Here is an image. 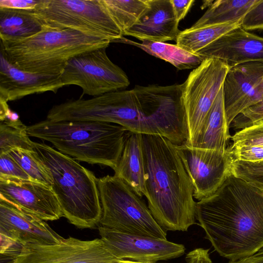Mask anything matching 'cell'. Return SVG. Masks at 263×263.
<instances>
[{"mask_svg": "<svg viewBox=\"0 0 263 263\" xmlns=\"http://www.w3.org/2000/svg\"><path fill=\"white\" fill-rule=\"evenodd\" d=\"M196 219L220 256L251 255L263 247V189L230 172L213 194L196 202Z\"/></svg>", "mask_w": 263, "mask_h": 263, "instance_id": "cell-1", "label": "cell"}, {"mask_svg": "<svg viewBox=\"0 0 263 263\" xmlns=\"http://www.w3.org/2000/svg\"><path fill=\"white\" fill-rule=\"evenodd\" d=\"M144 196L156 221L166 231H187L196 223L193 186L176 144L141 134Z\"/></svg>", "mask_w": 263, "mask_h": 263, "instance_id": "cell-2", "label": "cell"}, {"mask_svg": "<svg viewBox=\"0 0 263 263\" xmlns=\"http://www.w3.org/2000/svg\"><path fill=\"white\" fill-rule=\"evenodd\" d=\"M183 84L136 85L119 90L111 122L140 134L160 135L180 145L187 138Z\"/></svg>", "mask_w": 263, "mask_h": 263, "instance_id": "cell-3", "label": "cell"}, {"mask_svg": "<svg viewBox=\"0 0 263 263\" xmlns=\"http://www.w3.org/2000/svg\"><path fill=\"white\" fill-rule=\"evenodd\" d=\"M30 137L51 143L75 160L114 169L119 160L128 130L117 124L100 121H52L27 126Z\"/></svg>", "mask_w": 263, "mask_h": 263, "instance_id": "cell-4", "label": "cell"}, {"mask_svg": "<svg viewBox=\"0 0 263 263\" xmlns=\"http://www.w3.org/2000/svg\"><path fill=\"white\" fill-rule=\"evenodd\" d=\"M34 145L50 172L52 189L63 217L79 228H94L102 217L98 178L75 159L52 146L35 142Z\"/></svg>", "mask_w": 263, "mask_h": 263, "instance_id": "cell-5", "label": "cell"}, {"mask_svg": "<svg viewBox=\"0 0 263 263\" xmlns=\"http://www.w3.org/2000/svg\"><path fill=\"white\" fill-rule=\"evenodd\" d=\"M110 43L73 29L44 30L21 41L1 42V48L9 61L20 69L59 75L72 58L107 48Z\"/></svg>", "mask_w": 263, "mask_h": 263, "instance_id": "cell-6", "label": "cell"}, {"mask_svg": "<svg viewBox=\"0 0 263 263\" xmlns=\"http://www.w3.org/2000/svg\"><path fill=\"white\" fill-rule=\"evenodd\" d=\"M101 226L128 234L166 239V232L148 206L122 179L107 175L97 180Z\"/></svg>", "mask_w": 263, "mask_h": 263, "instance_id": "cell-7", "label": "cell"}, {"mask_svg": "<svg viewBox=\"0 0 263 263\" xmlns=\"http://www.w3.org/2000/svg\"><path fill=\"white\" fill-rule=\"evenodd\" d=\"M32 11L47 30L73 29L111 43L123 36L102 0H41Z\"/></svg>", "mask_w": 263, "mask_h": 263, "instance_id": "cell-8", "label": "cell"}, {"mask_svg": "<svg viewBox=\"0 0 263 263\" xmlns=\"http://www.w3.org/2000/svg\"><path fill=\"white\" fill-rule=\"evenodd\" d=\"M229 69L219 59H206L190 73L183 83L182 100L187 132L184 143L186 145L191 146L200 135Z\"/></svg>", "mask_w": 263, "mask_h": 263, "instance_id": "cell-9", "label": "cell"}, {"mask_svg": "<svg viewBox=\"0 0 263 263\" xmlns=\"http://www.w3.org/2000/svg\"><path fill=\"white\" fill-rule=\"evenodd\" d=\"M101 48L78 55L67 63L61 75L64 86L77 85L83 95L98 97L126 88L130 84L124 71Z\"/></svg>", "mask_w": 263, "mask_h": 263, "instance_id": "cell-10", "label": "cell"}, {"mask_svg": "<svg viewBox=\"0 0 263 263\" xmlns=\"http://www.w3.org/2000/svg\"><path fill=\"white\" fill-rule=\"evenodd\" d=\"M10 263H119L101 238L82 240L71 236L53 245L26 243Z\"/></svg>", "mask_w": 263, "mask_h": 263, "instance_id": "cell-11", "label": "cell"}, {"mask_svg": "<svg viewBox=\"0 0 263 263\" xmlns=\"http://www.w3.org/2000/svg\"><path fill=\"white\" fill-rule=\"evenodd\" d=\"M177 149L193 186V196L201 200L213 194L230 173L227 152L191 147L183 143Z\"/></svg>", "mask_w": 263, "mask_h": 263, "instance_id": "cell-12", "label": "cell"}, {"mask_svg": "<svg viewBox=\"0 0 263 263\" xmlns=\"http://www.w3.org/2000/svg\"><path fill=\"white\" fill-rule=\"evenodd\" d=\"M101 239L116 257L142 263H157L184 254L182 244L159 239L124 233L103 226L98 227Z\"/></svg>", "mask_w": 263, "mask_h": 263, "instance_id": "cell-13", "label": "cell"}, {"mask_svg": "<svg viewBox=\"0 0 263 263\" xmlns=\"http://www.w3.org/2000/svg\"><path fill=\"white\" fill-rule=\"evenodd\" d=\"M263 63L252 62L230 68L223 85L228 124L244 110L263 101Z\"/></svg>", "mask_w": 263, "mask_h": 263, "instance_id": "cell-14", "label": "cell"}, {"mask_svg": "<svg viewBox=\"0 0 263 263\" xmlns=\"http://www.w3.org/2000/svg\"><path fill=\"white\" fill-rule=\"evenodd\" d=\"M0 198L45 221L63 217L58 198L50 185L33 180L0 178Z\"/></svg>", "mask_w": 263, "mask_h": 263, "instance_id": "cell-15", "label": "cell"}, {"mask_svg": "<svg viewBox=\"0 0 263 263\" xmlns=\"http://www.w3.org/2000/svg\"><path fill=\"white\" fill-rule=\"evenodd\" d=\"M0 235L21 247L26 243L53 245L64 238L45 220L1 198Z\"/></svg>", "mask_w": 263, "mask_h": 263, "instance_id": "cell-16", "label": "cell"}, {"mask_svg": "<svg viewBox=\"0 0 263 263\" xmlns=\"http://www.w3.org/2000/svg\"><path fill=\"white\" fill-rule=\"evenodd\" d=\"M196 55L203 61L219 59L230 68L248 62L263 63V37L240 26L224 34Z\"/></svg>", "mask_w": 263, "mask_h": 263, "instance_id": "cell-17", "label": "cell"}, {"mask_svg": "<svg viewBox=\"0 0 263 263\" xmlns=\"http://www.w3.org/2000/svg\"><path fill=\"white\" fill-rule=\"evenodd\" d=\"M61 75L30 72L11 63L1 48L0 100L14 101L48 91L57 92L65 86Z\"/></svg>", "mask_w": 263, "mask_h": 263, "instance_id": "cell-18", "label": "cell"}, {"mask_svg": "<svg viewBox=\"0 0 263 263\" xmlns=\"http://www.w3.org/2000/svg\"><path fill=\"white\" fill-rule=\"evenodd\" d=\"M149 7L139 21L125 31L142 41L164 42L176 40L181 31L170 0H148Z\"/></svg>", "mask_w": 263, "mask_h": 263, "instance_id": "cell-19", "label": "cell"}, {"mask_svg": "<svg viewBox=\"0 0 263 263\" xmlns=\"http://www.w3.org/2000/svg\"><path fill=\"white\" fill-rule=\"evenodd\" d=\"M113 170L114 175L124 181L139 197L144 195L141 134L128 130L121 155Z\"/></svg>", "mask_w": 263, "mask_h": 263, "instance_id": "cell-20", "label": "cell"}, {"mask_svg": "<svg viewBox=\"0 0 263 263\" xmlns=\"http://www.w3.org/2000/svg\"><path fill=\"white\" fill-rule=\"evenodd\" d=\"M227 120L223 86L209 113L202 131L191 146L227 152L231 136Z\"/></svg>", "mask_w": 263, "mask_h": 263, "instance_id": "cell-21", "label": "cell"}, {"mask_svg": "<svg viewBox=\"0 0 263 263\" xmlns=\"http://www.w3.org/2000/svg\"><path fill=\"white\" fill-rule=\"evenodd\" d=\"M47 30L32 10L0 7L2 42L21 41Z\"/></svg>", "mask_w": 263, "mask_h": 263, "instance_id": "cell-22", "label": "cell"}, {"mask_svg": "<svg viewBox=\"0 0 263 263\" xmlns=\"http://www.w3.org/2000/svg\"><path fill=\"white\" fill-rule=\"evenodd\" d=\"M118 42L137 46L152 55L169 62L179 70L196 68L203 61L197 55L177 45L146 40L139 43L123 37Z\"/></svg>", "mask_w": 263, "mask_h": 263, "instance_id": "cell-23", "label": "cell"}, {"mask_svg": "<svg viewBox=\"0 0 263 263\" xmlns=\"http://www.w3.org/2000/svg\"><path fill=\"white\" fill-rule=\"evenodd\" d=\"M259 0H218L211 4L204 14L191 27L228 23L242 20Z\"/></svg>", "mask_w": 263, "mask_h": 263, "instance_id": "cell-24", "label": "cell"}, {"mask_svg": "<svg viewBox=\"0 0 263 263\" xmlns=\"http://www.w3.org/2000/svg\"><path fill=\"white\" fill-rule=\"evenodd\" d=\"M242 20L195 28L191 27L180 31L176 40V45L196 55L224 34L240 27Z\"/></svg>", "mask_w": 263, "mask_h": 263, "instance_id": "cell-25", "label": "cell"}, {"mask_svg": "<svg viewBox=\"0 0 263 263\" xmlns=\"http://www.w3.org/2000/svg\"><path fill=\"white\" fill-rule=\"evenodd\" d=\"M123 33L133 27L149 7L148 0H102Z\"/></svg>", "mask_w": 263, "mask_h": 263, "instance_id": "cell-26", "label": "cell"}, {"mask_svg": "<svg viewBox=\"0 0 263 263\" xmlns=\"http://www.w3.org/2000/svg\"><path fill=\"white\" fill-rule=\"evenodd\" d=\"M8 153L32 180L52 185V179L50 172L35 149L13 148Z\"/></svg>", "mask_w": 263, "mask_h": 263, "instance_id": "cell-27", "label": "cell"}, {"mask_svg": "<svg viewBox=\"0 0 263 263\" xmlns=\"http://www.w3.org/2000/svg\"><path fill=\"white\" fill-rule=\"evenodd\" d=\"M27 127L21 120L15 122L1 121L0 154L13 148L35 150L34 142L29 138Z\"/></svg>", "mask_w": 263, "mask_h": 263, "instance_id": "cell-28", "label": "cell"}, {"mask_svg": "<svg viewBox=\"0 0 263 263\" xmlns=\"http://www.w3.org/2000/svg\"><path fill=\"white\" fill-rule=\"evenodd\" d=\"M230 171L254 186L263 189V161L257 162L231 161Z\"/></svg>", "mask_w": 263, "mask_h": 263, "instance_id": "cell-29", "label": "cell"}, {"mask_svg": "<svg viewBox=\"0 0 263 263\" xmlns=\"http://www.w3.org/2000/svg\"><path fill=\"white\" fill-rule=\"evenodd\" d=\"M231 147H263V120L254 123L231 136Z\"/></svg>", "mask_w": 263, "mask_h": 263, "instance_id": "cell-30", "label": "cell"}, {"mask_svg": "<svg viewBox=\"0 0 263 263\" xmlns=\"http://www.w3.org/2000/svg\"><path fill=\"white\" fill-rule=\"evenodd\" d=\"M262 120L263 101L244 110L233 120L230 125H232L235 129H242Z\"/></svg>", "mask_w": 263, "mask_h": 263, "instance_id": "cell-31", "label": "cell"}, {"mask_svg": "<svg viewBox=\"0 0 263 263\" xmlns=\"http://www.w3.org/2000/svg\"><path fill=\"white\" fill-rule=\"evenodd\" d=\"M32 180L9 153L0 154V178Z\"/></svg>", "mask_w": 263, "mask_h": 263, "instance_id": "cell-32", "label": "cell"}, {"mask_svg": "<svg viewBox=\"0 0 263 263\" xmlns=\"http://www.w3.org/2000/svg\"><path fill=\"white\" fill-rule=\"evenodd\" d=\"M241 27L248 31L263 30V0H259L245 15Z\"/></svg>", "mask_w": 263, "mask_h": 263, "instance_id": "cell-33", "label": "cell"}, {"mask_svg": "<svg viewBox=\"0 0 263 263\" xmlns=\"http://www.w3.org/2000/svg\"><path fill=\"white\" fill-rule=\"evenodd\" d=\"M41 0H0V7L21 10H34Z\"/></svg>", "mask_w": 263, "mask_h": 263, "instance_id": "cell-34", "label": "cell"}, {"mask_svg": "<svg viewBox=\"0 0 263 263\" xmlns=\"http://www.w3.org/2000/svg\"><path fill=\"white\" fill-rule=\"evenodd\" d=\"M186 263H212L208 249L197 248L189 252L185 256Z\"/></svg>", "mask_w": 263, "mask_h": 263, "instance_id": "cell-35", "label": "cell"}, {"mask_svg": "<svg viewBox=\"0 0 263 263\" xmlns=\"http://www.w3.org/2000/svg\"><path fill=\"white\" fill-rule=\"evenodd\" d=\"M176 20L179 22L187 14L194 0H170Z\"/></svg>", "mask_w": 263, "mask_h": 263, "instance_id": "cell-36", "label": "cell"}, {"mask_svg": "<svg viewBox=\"0 0 263 263\" xmlns=\"http://www.w3.org/2000/svg\"><path fill=\"white\" fill-rule=\"evenodd\" d=\"M228 263H263V247L251 255Z\"/></svg>", "mask_w": 263, "mask_h": 263, "instance_id": "cell-37", "label": "cell"}, {"mask_svg": "<svg viewBox=\"0 0 263 263\" xmlns=\"http://www.w3.org/2000/svg\"><path fill=\"white\" fill-rule=\"evenodd\" d=\"M119 263H142V262H136V261L127 260V259H123L122 261H120Z\"/></svg>", "mask_w": 263, "mask_h": 263, "instance_id": "cell-38", "label": "cell"}, {"mask_svg": "<svg viewBox=\"0 0 263 263\" xmlns=\"http://www.w3.org/2000/svg\"><path fill=\"white\" fill-rule=\"evenodd\" d=\"M260 86H261V89L263 91V80H262V81L261 83Z\"/></svg>", "mask_w": 263, "mask_h": 263, "instance_id": "cell-39", "label": "cell"}]
</instances>
